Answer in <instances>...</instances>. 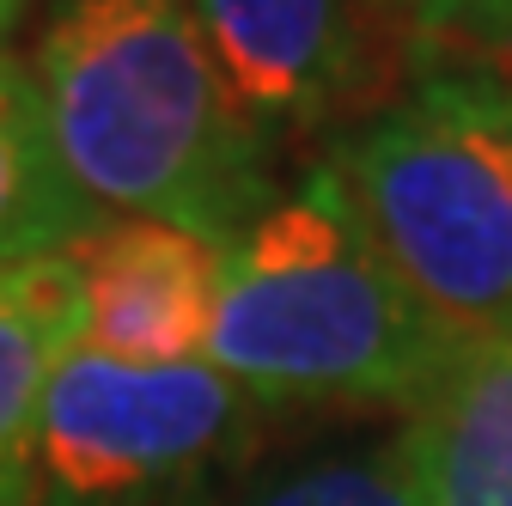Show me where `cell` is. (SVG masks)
Masks as SVG:
<instances>
[{"instance_id":"12","label":"cell","mask_w":512,"mask_h":506,"mask_svg":"<svg viewBox=\"0 0 512 506\" xmlns=\"http://www.w3.org/2000/svg\"><path fill=\"white\" fill-rule=\"evenodd\" d=\"M19 19H25V0H0V61H7V43H13Z\"/></svg>"},{"instance_id":"7","label":"cell","mask_w":512,"mask_h":506,"mask_svg":"<svg viewBox=\"0 0 512 506\" xmlns=\"http://www.w3.org/2000/svg\"><path fill=\"white\" fill-rule=\"evenodd\" d=\"M403 427L421 506H512V336L452 348Z\"/></svg>"},{"instance_id":"3","label":"cell","mask_w":512,"mask_h":506,"mask_svg":"<svg viewBox=\"0 0 512 506\" xmlns=\"http://www.w3.org/2000/svg\"><path fill=\"white\" fill-rule=\"evenodd\" d=\"M324 171L445 342L512 336V80L421 68L336 135Z\"/></svg>"},{"instance_id":"11","label":"cell","mask_w":512,"mask_h":506,"mask_svg":"<svg viewBox=\"0 0 512 506\" xmlns=\"http://www.w3.org/2000/svg\"><path fill=\"white\" fill-rule=\"evenodd\" d=\"M403 25L415 68H488L512 61V0H384Z\"/></svg>"},{"instance_id":"8","label":"cell","mask_w":512,"mask_h":506,"mask_svg":"<svg viewBox=\"0 0 512 506\" xmlns=\"http://www.w3.org/2000/svg\"><path fill=\"white\" fill-rule=\"evenodd\" d=\"M86 336L80 275L61 257L0 269V506H31V439L55 366Z\"/></svg>"},{"instance_id":"9","label":"cell","mask_w":512,"mask_h":506,"mask_svg":"<svg viewBox=\"0 0 512 506\" xmlns=\"http://www.w3.org/2000/svg\"><path fill=\"white\" fill-rule=\"evenodd\" d=\"M98 226V208L61 171L31 74L0 61V269L61 257Z\"/></svg>"},{"instance_id":"2","label":"cell","mask_w":512,"mask_h":506,"mask_svg":"<svg viewBox=\"0 0 512 506\" xmlns=\"http://www.w3.org/2000/svg\"><path fill=\"white\" fill-rule=\"evenodd\" d=\"M445 354L317 165L226 250L202 360L250 403L409 421Z\"/></svg>"},{"instance_id":"6","label":"cell","mask_w":512,"mask_h":506,"mask_svg":"<svg viewBox=\"0 0 512 506\" xmlns=\"http://www.w3.org/2000/svg\"><path fill=\"white\" fill-rule=\"evenodd\" d=\"M68 263L80 275V348L122 366H183L208 354L226 250L159 220H98Z\"/></svg>"},{"instance_id":"13","label":"cell","mask_w":512,"mask_h":506,"mask_svg":"<svg viewBox=\"0 0 512 506\" xmlns=\"http://www.w3.org/2000/svg\"><path fill=\"white\" fill-rule=\"evenodd\" d=\"M500 80H512V61H506V68H500Z\"/></svg>"},{"instance_id":"4","label":"cell","mask_w":512,"mask_h":506,"mask_svg":"<svg viewBox=\"0 0 512 506\" xmlns=\"http://www.w3.org/2000/svg\"><path fill=\"white\" fill-rule=\"evenodd\" d=\"M250 427V397L208 360L122 366L74 348L55 366L31 476L55 500H116L232 452Z\"/></svg>"},{"instance_id":"1","label":"cell","mask_w":512,"mask_h":506,"mask_svg":"<svg viewBox=\"0 0 512 506\" xmlns=\"http://www.w3.org/2000/svg\"><path fill=\"white\" fill-rule=\"evenodd\" d=\"M31 86L61 171L98 214L232 250L281 202L269 135L214 74L183 0H55Z\"/></svg>"},{"instance_id":"5","label":"cell","mask_w":512,"mask_h":506,"mask_svg":"<svg viewBox=\"0 0 512 506\" xmlns=\"http://www.w3.org/2000/svg\"><path fill=\"white\" fill-rule=\"evenodd\" d=\"M214 74L256 129L372 116L415 49L384 0H183Z\"/></svg>"},{"instance_id":"10","label":"cell","mask_w":512,"mask_h":506,"mask_svg":"<svg viewBox=\"0 0 512 506\" xmlns=\"http://www.w3.org/2000/svg\"><path fill=\"white\" fill-rule=\"evenodd\" d=\"M238 506H421V476H415V446L409 427L372 439L354 452L311 458L269 488L244 494Z\"/></svg>"}]
</instances>
